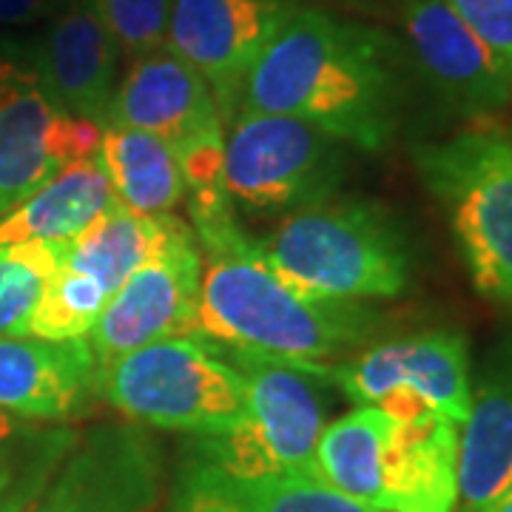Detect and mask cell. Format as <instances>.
Returning <instances> with one entry per match:
<instances>
[{
	"label": "cell",
	"mask_w": 512,
	"mask_h": 512,
	"mask_svg": "<svg viewBox=\"0 0 512 512\" xmlns=\"http://www.w3.org/2000/svg\"><path fill=\"white\" fill-rule=\"evenodd\" d=\"M43 86L66 114L106 128L120 86V46L92 0H69L26 49Z\"/></svg>",
	"instance_id": "16"
},
{
	"label": "cell",
	"mask_w": 512,
	"mask_h": 512,
	"mask_svg": "<svg viewBox=\"0 0 512 512\" xmlns=\"http://www.w3.org/2000/svg\"><path fill=\"white\" fill-rule=\"evenodd\" d=\"M100 399V362L89 339L49 342L0 336V410L20 419L69 424Z\"/></svg>",
	"instance_id": "17"
},
{
	"label": "cell",
	"mask_w": 512,
	"mask_h": 512,
	"mask_svg": "<svg viewBox=\"0 0 512 512\" xmlns=\"http://www.w3.org/2000/svg\"><path fill=\"white\" fill-rule=\"evenodd\" d=\"M106 126L140 128L165 140L183 163L188 194L225 185V123L217 100L200 74L168 46L131 60Z\"/></svg>",
	"instance_id": "10"
},
{
	"label": "cell",
	"mask_w": 512,
	"mask_h": 512,
	"mask_svg": "<svg viewBox=\"0 0 512 512\" xmlns=\"http://www.w3.org/2000/svg\"><path fill=\"white\" fill-rule=\"evenodd\" d=\"M478 512H512V487L498 495L493 504H487L484 510H478Z\"/></svg>",
	"instance_id": "29"
},
{
	"label": "cell",
	"mask_w": 512,
	"mask_h": 512,
	"mask_svg": "<svg viewBox=\"0 0 512 512\" xmlns=\"http://www.w3.org/2000/svg\"><path fill=\"white\" fill-rule=\"evenodd\" d=\"M69 0H0V26H35L49 23Z\"/></svg>",
	"instance_id": "28"
},
{
	"label": "cell",
	"mask_w": 512,
	"mask_h": 512,
	"mask_svg": "<svg viewBox=\"0 0 512 512\" xmlns=\"http://www.w3.org/2000/svg\"><path fill=\"white\" fill-rule=\"evenodd\" d=\"M183 225L185 220L177 214H134L114 200L80 237L66 245L63 265L94 276L114 296L128 276L163 251Z\"/></svg>",
	"instance_id": "21"
},
{
	"label": "cell",
	"mask_w": 512,
	"mask_h": 512,
	"mask_svg": "<svg viewBox=\"0 0 512 512\" xmlns=\"http://www.w3.org/2000/svg\"><path fill=\"white\" fill-rule=\"evenodd\" d=\"M202 254L191 225L143 262L109 299L89 345L100 367L160 339L197 336Z\"/></svg>",
	"instance_id": "13"
},
{
	"label": "cell",
	"mask_w": 512,
	"mask_h": 512,
	"mask_svg": "<svg viewBox=\"0 0 512 512\" xmlns=\"http://www.w3.org/2000/svg\"><path fill=\"white\" fill-rule=\"evenodd\" d=\"M97 160L106 168L114 200L134 214H174L188 194L177 151L140 128H103Z\"/></svg>",
	"instance_id": "22"
},
{
	"label": "cell",
	"mask_w": 512,
	"mask_h": 512,
	"mask_svg": "<svg viewBox=\"0 0 512 512\" xmlns=\"http://www.w3.org/2000/svg\"><path fill=\"white\" fill-rule=\"evenodd\" d=\"M92 6L120 52L131 60L165 46L171 0H92Z\"/></svg>",
	"instance_id": "26"
},
{
	"label": "cell",
	"mask_w": 512,
	"mask_h": 512,
	"mask_svg": "<svg viewBox=\"0 0 512 512\" xmlns=\"http://www.w3.org/2000/svg\"><path fill=\"white\" fill-rule=\"evenodd\" d=\"M345 168L342 143L296 117L242 109L225 131L222 183L248 214H293L330 200Z\"/></svg>",
	"instance_id": "8"
},
{
	"label": "cell",
	"mask_w": 512,
	"mask_h": 512,
	"mask_svg": "<svg viewBox=\"0 0 512 512\" xmlns=\"http://www.w3.org/2000/svg\"><path fill=\"white\" fill-rule=\"evenodd\" d=\"M319 379L336 384L359 407H382L396 419L436 410L464 424L473 399L470 345L450 328L373 345L350 362L325 365Z\"/></svg>",
	"instance_id": "9"
},
{
	"label": "cell",
	"mask_w": 512,
	"mask_h": 512,
	"mask_svg": "<svg viewBox=\"0 0 512 512\" xmlns=\"http://www.w3.org/2000/svg\"><path fill=\"white\" fill-rule=\"evenodd\" d=\"M163 453L134 421L80 433L69 456L23 512H157Z\"/></svg>",
	"instance_id": "12"
},
{
	"label": "cell",
	"mask_w": 512,
	"mask_h": 512,
	"mask_svg": "<svg viewBox=\"0 0 512 512\" xmlns=\"http://www.w3.org/2000/svg\"><path fill=\"white\" fill-rule=\"evenodd\" d=\"M100 399L140 427L222 436L245 419V382L220 345L160 339L100 367Z\"/></svg>",
	"instance_id": "5"
},
{
	"label": "cell",
	"mask_w": 512,
	"mask_h": 512,
	"mask_svg": "<svg viewBox=\"0 0 512 512\" xmlns=\"http://www.w3.org/2000/svg\"><path fill=\"white\" fill-rule=\"evenodd\" d=\"M413 157L450 217L478 293L512 305V137L478 128L427 143Z\"/></svg>",
	"instance_id": "6"
},
{
	"label": "cell",
	"mask_w": 512,
	"mask_h": 512,
	"mask_svg": "<svg viewBox=\"0 0 512 512\" xmlns=\"http://www.w3.org/2000/svg\"><path fill=\"white\" fill-rule=\"evenodd\" d=\"M512 487V333L498 342L473 382L458 430V504L478 512Z\"/></svg>",
	"instance_id": "18"
},
{
	"label": "cell",
	"mask_w": 512,
	"mask_h": 512,
	"mask_svg": "<svg viewBox=\"0 0 512 512\" xmlns=\"http://www.w3.org/2000/svg\"><path fill=\"white\" fill-rule=\"evenodd\" d=\"M222 353L245 382V419L222 436H202L185 453L234 476L322 481L316 470V444L325 430L322 379L248 350Z\"/></svg>",
	"instance_id": "7"
},
{
	"label": "cell",
	"mask_w": 512,
	"mask_h": 512,
	"mask_svg": "<svg viewBox=\"0 0 512 512\" xmlns=\"http://www.w3.org/2000/svg\"><path fill=\"white\" fill-rule=\"evenodd\" d=\"M109 299V291L94 276L66 268L60 262L32 313L29 336L49 342L89 339Z\"/></svg>",
	"instance_id": "25"
},
{
	"label": "cell",
	"mask_w": 512,
	"mask_h": 512,
	"mask_svg": "<svg viewBox=\"0 0 512 512\" xmlns=\"http://www.w3.org/2000/svg\"><path fill=\"white\" fill-rule=\"evenodd\" d=\"M242 109L296 117L339 143L379 151L396 126L390 43L322 9H291L245 80Z\"/></svg>",
	"instance_id": "2"
},
{
	"label": "cell",
	"mask_w": 512,
	"mask_h": 512,
	"mask_svg": "<svg viewBox=\"0 0 512 512\" xmlns=\"http://www.w3.org/2000/svg\"><path fill=\"white\" fill-rule=\"evenodd\" d=\"M66 245H0V336H29V322Z\"/></svg>",
	"instance_id": "24"
},
{
	"label": "cell",
	"mask_w": 512,
	"mask_h": 512,
	"mask_svg": "<svg viewBox=\"0 0 512 512\" xmlns=\"http://www.w3.org/2000/svg\"><path fill=\"white\" fill-rule=\"evenodd\" d=\"M103 128L60 109L26 49L0 52V220L60 168L92 157Z\"/></svg>",
	"instance_id": "11"
},
{
	"label": "cell",
	"mask_w": 512,
	"mask_h": 512,
	"mask_svg": "<svg viewBox=\"0 0 512 512\" xmlns=\"http://www.w3.org/2000/svg\"><path fill=\"white\" fill-rule=\"evenodd\" d=\"M171 512H376L313 478L234 476L185 458Z\"/></svg>",
	"instance_id": "19"
},
{
	"label": "cell",
	"mask_w": 512,
	"mask_h": 512,
	"mask_svg": "<svg viewBox=\"0 0 512 512\" xmlns=\"http://www.w3.org/2000/svg\"><path fill=\"white\" fill-rule=\"evenodd\" d=\"M319 478L376 512H453L458 507V424L436 410L396 419L356 407L325 424Z\"/></svg>",
	"instance_id": "3"
},
{
	"label": "cell",
	"mask_w": 512,
	"mask_h": 512,
	"mask_svg": "<svg viewBox=\"0 0 512 512\" xmlns=\"http://www.w3.org/2000/svg\"><path fill=\"white\" fill-rule=\"evenodd\" d=\"M512 74V0H444Z\"/></svg>",
	"instance_id": "27"
},
{
	"label": "cell",
	"mask_w": 512,
	"mask_h": 512,
	"mask_svg": "<svg viewBox=\"0 0 512 512\" xmlns=\"http://www.w3.org/2000/svg\"><path fill=\"white\" fill-rule=\"evenodd\" d=\"M80 430L0 410V512H23L69 456Z\"/></svg>",
	"instance_id": "23"
},
{
	"label": "cell",
	"mask_w": 512,
	"mask_h": 512,
	"mask_svg": "<svg viewBox=\"0 0 512 512\" xmlns=\"http://www.w3.org/2000/svg\"><path fill=\"white\" fill-rule=\"evenodd\" d=\"M188 225L202 254V339L319 376V367L359 348L379 328V313L362 302L316 299L276 274L234 217L225 185L188 194Z\"/></svg>",
	"instance_id": "1"
},
{
	"label": "cell",
	"mask_w": 512,
	"mask_h": 512,
	"mask_svg": "<svg viewBox=\"0 0 512 512\" xmlns=\"http://www.w3.org/2000/svg\"><path fill=\"white\" fill-rule=\"evenodd\" d=\"M407 46L430 89L464 117L487 120L512 106V74L444 0H404Z\"/></svg>",
	"instance_id": "15"
},
{
	"label": "cell",
	"mask_w": 512,
	"mask_h": 512,
	"mask_svg": "<svg viewBox=\"0 0 512 512\" xmlns=\"http://www.w3.org/2000/svg\"><path fill=\"white\" fill-rule=\"evenodd\" d=\"M259 248L288 285L316 299H396L410 285L407 239L373 202L325 200L299 208Z\"/></svg>",
	"instance_id": "4"
},
{
	"label": "cell",
	"mask_w": 512,
	"mask_h": 512,
	"mask_svg": "<svg viewBox=\"0 0 512 512\" xmlns=\"http://www.w3.org/2000/svg\"><path fill=\"white\" fill-rule=\"evenodd\" d=\"M111 202L114 191L97 154L74 160L0 220V245H69Z\"/></svg>",
	"instance_id": "20"
},
{
	"label": "cell",
	"mask_w": 512,
	"mask_h": 512,
	"mask_svg": "<svg viewBox=\"0 0 512 512\" xmlns=\"http://www.w3.org/2000/svg\"><path fill=\"white\" fill-rule=\"evenodd\" d=\"M291 9L288 0H171L165 46L208 83L225 128L239 114L254 63Z\"/></svg>",
	"instance_id": "14"
}]
</instances>
